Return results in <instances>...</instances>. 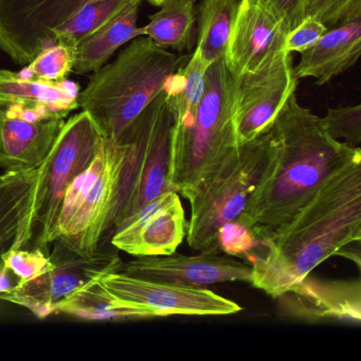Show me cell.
<instances>
[{"mask_svg":"<svg viewBox=\"0 0 361 361\" xmlns=\"http://www.w3.org/2000/svg\"><path fill=\"white\" fill-rule=\"evenodd\" d=\"M104 138L88 111H82L65 121L44 161L37 206L39 246L56 240V223L66 190L92 164Z\"/></svg>","mask_w":361,"mask_h":361,"instance_id":"ba28073f","label":"cell"},{"mask_svg":"<svg viewBox=\"0 0 361 361\" xmlns=\"http://www.w3.org/2000/svg\"><path fill=\"white\" fill-rule=\"evenodd\" d=\"M271 149L269 132L245 143L240 157L189 200L191 216L185 236L192 249L219 253V234L238 224L249 195L269 160Z\"/></svg>","mask_w":361,"mask_h":361,"instance_id":"52a82bcc","label":"cell"},{"mask_svg":"<svg viewBox=\"0 0 361 361\" xmlns=\"http://www.w3.org/2000/svg\"><path fill=\"white\" fill-rule=\"evenodd\" d=\"M298 82L293 56L285 49L255 73L238 75L235 130L240 145L269 130L289 97L297 90Z\"/></svg>","mask_w":361,"mask_h":361,"instance_id":"30bf717a","label":"cell"},{"mask_svg":"<svg viewBox=\"0 0 361 361\" xmlns=\"http://www.w3.org/2000/svg\"><path fill=\"white\" fill-rule=\"evenodd\" d=\"M142 1H147L151 5L155 6V7H160L164 3V0H142Z\"/></svg>","mask_w":361,"mask_h":361,"instance_id":"d6a6232c","label":"cell"},{"mask_svg":"<svg viewBox=\"0 0 361 361\" xmlns=\"http://www.w3.org/2000/svg\"><path fill=\"white\" fill-rule=\"evenodd\" d=\"M361 240V157L331 174L276 236L250 257V284L276 298Z\"/></svg>","mask_w":361,"mask_h":361,"instance_id":"7a4b0ae2","label":"cell"},{"mask_svg":"<svg viewBox=\"0 0 361 361\" xmlns=\"http://www.w3.org/2000/svg\"><path fill=\"white\" fill-rule=\"evenodd\" d=\"M97 280L83 285L65 298L54 308V314L62 312L77 318L94 321L145 320L158 318L157 314L152 310L120 305L98 284Z\"/></svg>","mask_w":361,"mask_h":361,"instance_id":"603a6c76","label":"cell"},{"mask_svg":"<svg viewBox=\"0 0 361 361\" xmlns=\"http://www.w3.org/2000/svg\"><path fill=\"white\" fill-rule=\"evenodd\" d=\"M132 1L134 0H97L87 4L54 31L52 44H64L75 49L82 41L102 28Z\"/></svg>","mask_w":361,"mask_h":361,"instance_id":"d4e9b609","label":"cell"},{"mask_svg":"<svg viewBox=\"0 0 361 361\" xmlns=\"http://www.w3.org/2000/svg\"><path fill=\"white\" fill-rule=\"evenodd\" d=\"M1 263L18 279V284L29 282L54 267L51 257H47L41 248L8 251L1 257Z\"/></svg>","mask_w":361,"mask_h":361,"instance_id":"83f0119b","label":"cell"},{"mask_svg":"<svg viewBox=\"0 0 361 361\" xmlns=\"http://www.w3.org/2000/svg\"><path fill=\"white\" fill-rule=\"evenodd\" d=\"M79 84L68 80L46 82L35 78L25 79L18 73L0 71L1 109L16 104L47 106L66 118L71 111L79 109Z\"/></svg>","mask_w":361,"mask_h":361,"instance_id":"ffe728a7","label":"cell"},{"mask_svg":"<svg viewBox=\"0 0 361 361\" xmlns=\"http://www.w3.org/2000/svg\"><path fill=\"white\" fill-rule=\"evenodd\" d=\"M124 155L123 142L103 139L92 164L66 190L54 242L82 257L98 251L106 233Z\"/></svg>","mask_w":361,"mask_h":361,"instance_id":"8992f818","label":"cell"},{"mask_svg":"<svg viewBox=\"0 0 361 361\" xmlns=\"http://www.w3.org/2000/svg\"><path fill=\"white\" fill-rule=\"evenodd\" d=\"M289 31L265 0H240L225 61L235 75L261 69L281 50Z\"/></svg>","mask_w":361,"mask_h":361,"instance_id":"5bb4252c","label":"cell"},{"mask_svg":"<svg viewBox=\"0 0 361 361\" xmlns=\"http://www.w3.org/2000/svg\"><path fill=\"white\" fill-rule=\"evenodd\" d=\"M130 43L114 62L94 73L78 97L80 109L88 111L105 138L114 141L121 139L191 56L162 49L149 37Z\"/></svg>","mask_w":361,"mask_h":361,"instance_id":"277c9868","label":"cell"},{"mask_svg":"<svg viewBox=\"0 0 361 361\" xmlns=\"http://www.w3.org/2000/svg\"><path fill=\"white\" fill-rule=\"evenodd\" d=\"M327 30L329 28L320 20L312 16H307L302 20L299 26L295 27L287 35L284 49L290 54L293 52L302 54L312 47L322 37V35L327 32Z\"/></svg>","mask_w":361,"mask_h":361,"instance_id":"f546056e","label":"cell"},{"mask_svg":"<svg viewBox=\"0 0 361 361\" xmlns=\"http://www.w3.org/2000/svg\"><path fill=\"white\" fill-rule=\"evenodd\" d=\"M116 267L97 282L120 305L145 308L158 318L172 314L227 316L242 310L235 302L209 289L137 278Z\"/></svg>","mask_w":361,"mask_h":361,"instance_id":"9c48e42d","label":"cell"},{"mask_svg":"<svg viewBox=\"0 0 361 361\" xmlns=\"http://www.w3.org/2000/svg\"><path fill=\"white\" fill-rule=\"evenodd\" d=\"M361 54V18L329 29L293 66L298 80L312 78L317 85L329 83L352 68Z\"/></svg>","mask_w":361,"mask_h":361,"instance_id":"d6986e66","label":"cell"},{"mask_svg":"<svg viewBox=\"0 0 361 361\" xmlns=\"http://www.w3.org/2000/svg\"><path fill=\"white\" fill-rule=\"evenodd\" d=\"M142 1L134 0L106 25L86 37L75 48V73H96L126 44L145 37V27H138L139 8Z\"/></svg>","mask_w":361,"mask_h":361,"instance_id":"44dd1931","label":"cell"},{"mask_svg":"<svg viewBox=\"0 0 361 361\" xmlns=\"http://www.w3.org/2000/svg\"><path fill=\"white\" fill-rule=\"evenodd\" d=\"M64 123V119L25 121L0 107V168L18 172L42 166Z\"/></svg>","mask_w":361,"mask_h":361,"instance_id":"ac0fdd59","label":"cell"},{"mask_svg":"<svg viewBox=\"0 0 361 361\" xmlns=\"http://www.w3.org/2000/svg\"><path fill=\"white\" fill-rule=\"evenodd\" d=\"M271 154L238 224L257 245L282 231L336 171L361 157L360 147L331 138L322 119L289 97L269 130Z\"/></svg>","mask_w":361,"mask_h":361,"instance_id":"6da1fadb","label":"cell"},{"mask_svg":"<svg viewBox=\"0 0 361 361\" xmlns=\"http://www.w3.org/2000/svg\"><path fill=\"white\" fill-rule=\"evenodd\" d=\"M283 18L289 32L305 18V0H265Z\"/></svg>","mask_w":361,"mask_h":361,"instance_id":"4dcf8cb0","label":"cell"},{"mask_svg":"<svg viewBox=\"0 0 361 361\" xmlns=\"http://www.w3.org/2000/svg\"><path fill=\"white\" fill-rule=\"evenodd\" d=\"M58 243L61 250L51 257L54 267L50 271L24 283L11 290L0 293V299L26 308L39 319L54 314L61 301L83 285L100 278L121 262L116 252L97 251L90 257H82Z\"/></svg>","mask_w":361,"mask_h":361,"instance_id":"8fae6325","label":"cell"},{"mask_svg":"<svg viewBox=\"0 0 361 361\" xmlns=\"http://www.w3.org/2000/svg\"><path fill=\"white\" fill-rule=\"evenodd\" d=\"M196 1L164 0L159 11L149 16V23L145 26V37H149L162 49L191 50L197 35Z\"/></svg>","mask_w":361,"mask_h":361,"instance_id":"7402d4cb","label":"cell"},{"mask_svg":"<svg viewBox=\"0 0 361 361\" xmlns=\"http://www.w3.org/2000/svg\"><path fill=\"white\" fill-rule=\"evenodd\" d=\"M361 240H353V242L348 243L344 245L342 248L339 249L337 255L339 257H345V259H350V261L355 262L357 265V268L360 269L361 264Z\"/></svg>","mask_w":361,"mask_h":361,"instance_id":"1f68e13d","label":"cell"},{"mask_svg":"<svg viewBox=\"0 0 361 361\" xmlns=\"http://www.w3.org/2000/svg\"><path fill=\"white\" fill-rule=\"evenodd\" d=\"M312 16L329 29L361 18V0H305V18Z\"/></svg>","mask_w":361,"mask_h":361,"instance_id":"f1b7e54d","label":"cell"},{"mask_svg":"<svg viewBox=\"0 0 361 361\" xmlns=\"http://www.w3.org/2000/svg\"><path fill=\"white\" fill-rule=\"evenodd\" d=\"M322 119L327 134L335 140H343L348 147H360L361 105L329 109Z\"/></svg>","mask_w":361,"mask_h":361,"instance_id":"4316f807","label":"cell"},{"mask_svg":"<svg viewBox=\"0 0 361 361\" xmlns=\"http://www.w3.org/2000/svg\"><path fill=\"white\" fill-rule=\"evenodd\" d=\"M42 166L0 175V264L8 251L28 245L37 228Z\"/></svg>","mask_w":361,"mask_h":361,"instance_id":"e0dca14e","label":"cell"},{"mask_svg":"<svg viewBox=\"0 0 361 361\" xmlns=\"http://www.w3.org/2000/svg\"><path fill=\"white\" fill-rule=\"evenodd\" d=\"M116 268L137 278L200 288L221 283H250L252 276L249 264L225 253L183 255L174 252L170 255L136 257L126 263L120 262Z\"/></svg>","mask_w":361,"mask_h":361,"instance_id":"4fadbf2b","label":"cell"},{"mask_svg":"<svg viewBox=\"0 0 361 361\" xmlns=\"http://www.w3.org/2000/svg\"><path fill=\"white\" fill-rule=\"evenodd\" d=\"M240 0H202L198 6L196 51L208 65L225 58Z\"/></svg>","mask_w":361,"mask_h":361,"instance_id":"cb8c5ba5","label":"cell"},{"mask_svg":"<svg viewBox=\"0 0 361 361\" xmlns=\"http://www.w3.org/2000/svg\"><path fill=\"white\" fill-rule=\"evenodd\" d=\"M188 221L179 194L169 191L141 209L111 235V245L134 257L170 255L187 235Z\"/></svg>","mask_w":361,"mask_h":361,"instance_id":"9a60e30c","label":"cell"},{"mask_svg":"<svg viewBox=\"0 0 361 361\" xmlns=\"http://www.w3.org/2000/svg\"><path fill=\"white\" fill-rule=\"evenodd\" d=\"M238 75L225 58L213 63L204 77V92L193 120L172 124L169 183L173 191L191 200L226 166L240 157L236 138Z\"/></svg>","mask_w":361,"mask_h":361,"instance_id":"3957f363","label":"cell"},{"mask_svg":"<svg viewBox=\"0 0 361 361\" xmlns=\"http://www.w3.org/2000/svg\"><path fill=\"white\" fill-rule=\"evenodd\" d=\"M75 61V49L54 43L44 48L20 73L25 79L42 80L46 82H61L67 80L73 71Z\"/></svg>","mask_w":361,"mask_h":361,"instance_id":"484cf974","label":"cell"},{"mask_svg":"<svg viewBox=\"0 0 361 361\" xmlns=\"http://www.w3.org/2000/svg\"><path fill=\"white\" fill-rule=\"evenodd\" d=\"M97 0H0V51L16 64H29L52 45V33L81 8Z\"/></svg>","mask_w":361,"mask_h":361,"instance_id":"7c38bea8","label":"cell"},{"mask_svg":"<svg viewBox=\"0 0 361 361\" xmlns=\"http://www.w3.org/2000/svg\"><path fill=\"white\" fill-rule=\"evenodd\" d=\"M279 314L306 323H361V282L306 276L279 297Z\"/></svg>","mask_w":361,"mask_h":361,"instance_id":"2e32d148","label":"cell"},{"mask_svg":"<svg viewBox=\"0 0 361 361\" xmlns=\"http://www.w3.org/2000/svg\"><path fill=\"white\" fill-rule=\"evenodd\" d=\"M172 124L164 88L120 139L126 155L105 235L123 227L152 200L173 191L169 183Z\"/></svg>","mask_w":361,"mask_h":361,"instance_id":"5b68a950","label":"cell"}]
</instances>
